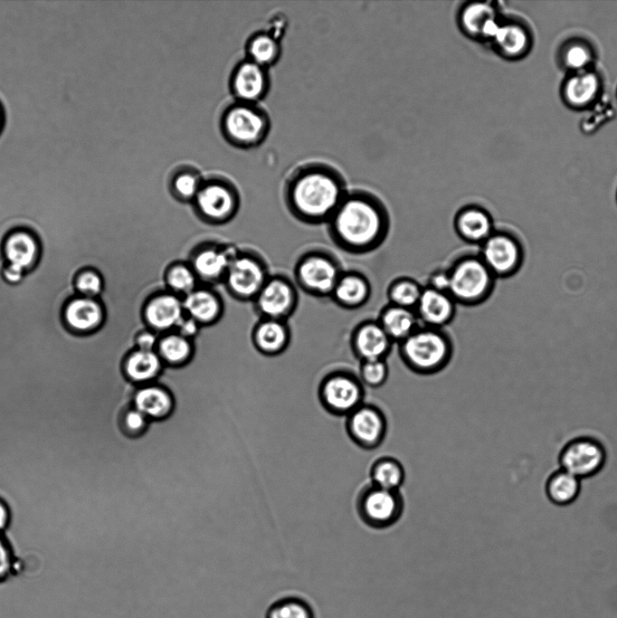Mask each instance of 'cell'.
<instances>
[{"instance_id":"cell-1","label":"cell","mask_w":617,"mask_h":618,"mask_svg":"<svg viewBox=\"0 0 617 618\" xmlns=\"http://www.w3.org/2000/svg\"><path fill=\"white\" fill-rule=\"evenodd\" d=\"M326 225L337 249L351 255H365L384 243L391 217L378 195L365 189H349Z\"/></svg>"},{"instance_id":"cell-2","label":"cell","mask_w":617,"mask_h":618,"mask_svg":"<svg viewBox=\"0 0 617 618\" xmlns=\"http://www.w3.org/2000/svg\"><path fill=\"white\" fill-rule=\"evenodd\" d=\"M347 188L343 174L323 161H307L291 170L284 184L289 210L308 224L327 223Z\"/></svg>"},{"instance_id":"cell-3","label":"cell","mask_w":617,"mask_h":618,"mask_svg":"<svg viewBox=\"0 0 617 618\" xmlns=\"http://www.w3.org/2000/svg\"><path fill=\"white\" fill-rule=\"evenodd\" d=\"M403 366L418 376H432L444 370L454 354V344L444 328L420 326L397 345Z\"/></svg>"},{"instance_id":"cell-4","label":"cell","mask_w":617,"mask_h":618,"mask_svg":"<svg viewBox=\"0 0 617 618\" xmlns=\"http://www.w3.org/2000/svg\"><path fill=\"white\" fill-rule=\"evenodd\" d=\"M218 127L223 139L238 149L260 147L268 138L271 120L260 103L233 100L222 110Z\"/></svg>"},{"instance_id":"cell-5","label":"cell","mask_w":617,"mask_h":618,"mask_svg":"<svg viewBox=\"0 0 617 618\" xmlns=\"http://www.w3.org/2000/svg\"><path fill=\"white\" fill-rule=\"evenodd\" d=\"M447 269L450 276L448 293L457 305L476 307L487 301L493 293L497 278L478 252L460 254Z\"/></svg>"},{"instance_id":"cell-6","label":"cell","mask_w":617,"mask_h":618,"mask_svg":"<svg viewBox=\"0 0 617 618\" xmlns=\"http://www.w3.org/2000/svg\"><path fill=\"white\" fill-rule=\"evenodd\" d=\"M192 204L202 220L210 223H223L239 209L240 193L228 176L210 174L204 176Z\"/></svg>"},{"instance_id":"cell-7","label":"cell","mask_w":617,"mask_h":618,"mask_svg":"<svg viewBox=\"0 0 617 618\" xmlns=\"http://www.w3.org/2000/svg\"><path fill=\"white\" fill-rule=\"evenodd\" d=\"M344 269L338 259L325 249H313L300 256L295 267L298 285L306 293L328 298Z\"/></svg>"},{"instance_id":"cell-8","label":"cell","mask_w":617,"mask_h":618,"mask_svg":"<svg viewBox=\"0 0 617 618\" xmlns=\"http://www.w3.org/2000/svg\"><path fill=\"white\" fill-rule=\"evenodd\" d=\"M318 400L335 416H346L365 402V386L357 374L347 368L327 372L318 385Z\"/></svg>"},{"instance_id":"cell-9","label":"cell","mask_w":617,"mask_h":618,"mask_svg":"<svg viewBox=\"0 0 617 618\" xmlns=\"http://www.w3.org/2000/svg\"><path fill=\"white\" fill-rule=\"evenodd\" d=\"M404 509L400 490H387L372 483L361 488L356 499V510L361 521L375 529L394 526Z\"/></svg>"},{"instance_id":"cell-10","label":"cell","mask_w":617,"mask_h":618,"mask_svg":"<svg viewBox=\"0 0 617 618\" xmlns=\"http://www.w3.org/2000/svg\"><path fill=\"white\" fill-rule=\"evenodd\" d=\"M479 256L497 278H508L516 274L524 261V249L512 233L495 229L479 246Z\"/></svg>"},{"instance_id":"cell-11","label":"cell","mask_w":617,"mask_h":618,"mask_svg":"<svg viewBox=\"0 0 617 618\" xmlns=\"http://www.w3.org/2000/svg\"><path fill=\"white\" fill-rule=\"evenodd\" d=\"M347 436L359 448L372 451L385 439L388 428L384 411L376 404L364 402L346 416Z\"/></svg>"},{"instance_id":"cell-12","label":"cell","mask_w":617,"mask_h":618,"mask_svg":"<svg viewBox=\"0 0 617 618\" xmlns=\"http://www.w3.org/2000/svg\"><path fill=\"white\" fill-rule=\"evenodd\" d=\"M558 461L560 469L582 480L601 471L606 461V452L598 440L580 436L565 443L559 453Z\"/></svg>"},{"instance_id":"cell-13","label":"cell","mask_w":617,"mask_h":618,"mask_svg":"<svg viewBox=\"0 0 617 618\" xmlns=\"http://www.w3.org/2000/svg\"><path fill=\"white\" fill-rule=\"evenodd\" d=\"M228 86L235 100L260 103L271 89L269 70L244 58L231 71Z\"/></svg>"},{"instance_id":"cell-14","label":"cell","mask_w":617,"mask_h":618,"mask_svg":"<svg viewBox=\"0 0 617 618\" xmlns=\"http://www.w3.org/2000/svg\"><path fill=\"white\" fill-rule=\"evenodd\" d=\"M267 280L261 261L247 253L233 258L224 277L228 290L240 299H255Z\"/></svg>"},{"instance_id":"cell-15","label":"cell","mask_w":617,"mask_h":618,"mask_svg":"<svg viewBox=\"0 0 617 618\" xmlns=\"http://www.w3.org/2000/svg\"><path fill=\"white\" fill-rule=\"evenodd\" d=\"M394 345L376 319L360 321L349 337L350 350L359 362L387 359Z\"/></svg>"},{"instance_id":"cell-16","label":"cell","mask_w":617,"mask_h":618,"mask_svg":"<svg viewBox=\"0 0 617 618\" xmlns=\"http://www.w3.org/2000/svg\"><path fill=\"white\" fill-rule=\"evenodd\" d=\"M141 314L147 328L158 334L173 331L185 315L183 298L169 290L157 292L147 299Z\"/></svg>"},{"instance_id":"cell-17","label":"cell","mask_w":617,"mask_h":618,"mask_svg":"<svg viewBox=\"0 0 617 618\" xmlns=\"http://www.w3.org/2000/svg\"><path fill=\"white\" fill-rule=\"evenodd\" d=\"M254 299L258 311L264 319L284 320L295 310L298 293L290 280L274 277L266 280Z\"/></svg>"},{"instance_id":"cell-18","label":"cell","mask_w":617,"mask_h":618,"mask_svg":"<svg viewBox=\"0 0 617 618\" xmlns=\"http://www.w3.org/2000/svg\"><path fill=\"white\" fill-rule=\"evenodd\" d=\"M452 228L461 242L478 246L496 229L491 214L476 204H463L455 212Z\"/></svg>"},{"instance_id":"cell-19","label":"cell","mask_w":617,"mask_h":618,"mask_svg":"<svg viewBox=\"0 0 617 618\" xmlns=\"http://www.w3.org/2000/svg\"><path fill=\"white\" fill-rule=\"evenodd\" d=\"M456 23L460 33L473 40H492L500 26L493 7L484 2L462 3L456 13Z\"/></svg>"},{"instance_id":"cell-20","label":"cell","mask_w":617,"mask_h":618,"mask_svg":"<svg viewBox=\"0 0 617 618\" xmlns=\"http://www.w3.org/2000/svg\"><path fill=\"white\" fill-rule=\"evenodd\" d=\"M457 306L449 293L423 286L414 311L420 325L434 328H444L454 320Z\"/></svg>"},{"instance_id":"cell-21","label":"cell","mask_w":617,"mask_h":618,"mask_svg":"<svg viewBox=\"0 0 617 618\" xmlns=\"http://www.w3.org/2000/svg\"><path fill=\"white\" fill-rule=\"evenodd\" d=\"M372 292L371 281L365 274L356 270H344L329 299L340 309L356 310L367 304Z\"/></svg>"},{"instance_id":"cell-22","label":"cell","mask_w":617,"mask_h":618,"mask_svg":"<svg viewBox=\"0 0 617 618\" xmlns=\"http://www.w3.org/2000/svg\"><path fill=\"white\" fill-rule=\"evenodd\" d=\"M105 319L104 308L97 299L76 296L63 309V319L73 331L90 333L99 328Z\"/></svg>"},{"instance_id":"cell-23","label":"cell","mask_w":617,"mask_h":618,"mask_svg":"<svg viewBox=\"0 0 617 618\" xmlns=\"http://www.w3.org/2000/svg\"><path fill=\"white\" fill-rule=\"evenodd\" d=\"M41 246L37 237L25 229H16L7 234L3 244L6 263L28 271L40 257Z\"/></svg>"},{"instance_id":"cell-24","label":"cell","mask_w":617,"mask_h":618,"mask_svg":"<svg viewBox=\"0 0 617 618\" xmlns=\"http://www.w3.org/2000/svg\"><path fill=\"white\" fill-rule=\"evenodd\" d=\"M236 254L217 245H203L192 253L189 264L198 280L214 282L225 277L228 267Z\"/></svg>"},{"instance_id":"cell-25","label":"cell","mask_w":617,"mask_h":618,"mask_svg":"<svg viewBox=\"0 0 617 618\" xmlns=\"http://www.w3.org/2000/svg\"><path fill=\"white\" fill-rule=\"evenodd\" d=\"M376 320L393 343L396 345L421 326L414 309L390 303L380 309Z\"/></svg>"},{"instance_id":"cell-26","label":"cell","mask_w":617,"mask_h":618,"mask_svg":"<svg viewBox=\"0 0 617 618\" xmlns=\"http://www.w3.org/2000/svg\"><path fill=\"white\" fill-rule=\"evenodd\" d=\"M185 314L200 326H209L220 319L223 304L219 296L213 290L196 288L183 298Z\"/></svg>"},{"instance_id":"cell-27","label":"cell","mask_w":617,"mask_h":618,"mask_svg":"<svg viewBox=\"0 0 617 618\" xmlns=\"http://www.w3.org/2000/svg\"><path fill=\"white\" fill-rule=\"evenodd\" d=\"M163 364L156 350H140L133 347L123 359L122 371L130 382L146 384L159 375Z\"/></svg>"},{"instance_id":"cell-28","label":"cell","mask_w":617,"mask_h":618,"mask_svg":"<svg viewBox=\"0 0 617 618\" xmlns=\"http://www.w3.org/2000/svg\"><path fill=\"white\" fill-rule=\"evenodd\" d=\"M204 176L200 169L189 163L173 167L167 176V189L180 203H191L198 193Z\"/></svg>"},{"instance_id":"cell-29","label":"cell","mask_w":617,"mask_h":618,"mask_svg":"<svg viewBox=\"0 0 617 618\" xmlns=\"http://www.w3.org/2000/svg\"><path fill=\"white\" fill-rule=\"evenodd\" d=\"M290 328L284 320L262 319L254 328L252 339L257 349L265 355H276L290 343Z\"/></svg>"},{"instance_id":"cell-30","label":"cell","mask_w":617,"mask_h":618,"mask_svg":"<svg viewBox=\"0 0 617 618\" xmlns=\"http://www.w3.org/2000/svg\"><path fill=\"white\" fill-rule=\"evenodd\" d=\"M280 41L267 30L256 31L246 40L245 58L269 69L280 58Z\"/></svg>"},{"instance_id":"cell-31","label":"cell","mask_w":617,"mask_h":618,"mask_svg":"<svg viewBox=\"0 0 617 618\" xmlns=\"http://www.w3.org/2000/svg\"><path fill=\"white\" fill-rule=\"evenodd\" d=\"M134 404L147 417L161 419L171 413L174 402L171 395L163 387L147 385L136 392Z\"/></svg>"},{"instance_id":"cell-32","label":"cell","mask_w":617,"mask_h":618,"mask_svg":"<svg viewBox=\"0 0 617 618\" xmlns=\"http://www.w3.org/2000/svg\"><path fill=\"white\" fill-rule=\"evenodd\" d=\"M581 480L560 469L553 472L546 482V493L551 502L558 506L573 503L579 496Z\"/></svg>"},{"instance_id":"cell-33","label":"cell","mask_w":617,"mask_h":618,"mask_svg":"<svg viewBox=\"0 0 617 618\" xmlns=\"http://www.w3.org/2000/svg\"><path fill=\"white\" fill-rule=\"evenodd\" d=\"M156 351L164 364L182 366L193 356L194 346L191 339L170 331L159 337Z\"/></svg>"},{"instance_id":"cell-34","label":"cell","mask_w":617,"mask_h":618,"mask_svg":"<svg viewBox=\"0 0 617 618\" xmlns=\"http://www.w3.org/2000/svg\"><path fill=\"white\" fill-rule=\"evenodd\" d=\"M370 483L387 490H400L405 471L399 460L392 456L376 459L369 470Z\"/></svg>"},{"instance_id":"cell-35","label":"cell","mask_w":617,"mask_h":618,"mask_svg":"<svg viewBox=\"0 0 617 618\" xmlns=\"http://www.w3.org/2000/svg\"><path fill=\"white\" fill-rule=\"evenodd\" d=\"M422 290L423 286L415 279L400 276L389 282L385 294L388 303L414 309Z\"/></svg>"},{"instance_id":"cell-36","label":"cell","mask_w":617,"mask_h":618,"mask_svg":"<svg viewBox=\"0 0 617 618\" xmlns=\"http://www.w3.org/2000/svg\"><path fill=\"white\" fill-rule=\"evenodd\" d=\"M167 290L184 298L197 288L198 278L189 263L173 262L165 271Z\"/></svg>"},{"instance_id":"cell-37","label":"cell","mask_w":617,"mask_h":618,"mask_svg":"<svg viewBox=\"0 0 617 618\" xmlns=\"http://www.w3.org/2000/svg\"><path fill=\"white\" fill-rule=\"evenodd\" d=\"M266 618H314V612L304 599L287 596L279 599L269 607Z\"/></svg>"},{"instance_id":"cell-38","label":"cell","mask_w":617,"mask_h":618,"mask_svg":"<svg viewBox=\"0 0 617 618\" xmlns=\"http://www.w3.org/2000/svg\"><path fill=\"white\" fill-rule=\"evenodd\" d=\"M598 89V80L593 73L579 74L571 78L565 88L566 97L574 104L590 101Z\"/></svg>"},{"instance_id":"cell-39","label":"cell","mask_w":617,"mask_h":618,"mask_svg":"<svg viewBox=\"0 0 617 618\" xmlns=\"http://www.w3.org/2000/svg\"><path fill=\"white\" fill-rule=\"evenodd\" d=\"M357 376L364 385L370 388L383 386L389 376V366L386 359L359 362Z\"/></svg>"},{"instance_id":"cell-40","label":"cell","mask_w":617,"mask_h":618,"mask_svg":"<svg viewBox=\"0 0 617 618\" xmlns=\"http://www.w3.org/2000/svg\"><path fill=\"white\" fill-rule=\"evenodd\" d=\"M492 40L501 51L509 54L520 52L527 44L525 33L515 25H500Z\"/></svg>"},{"instance_id":"cell-41","label":"cell","mask_w":617,"mask_h":618,"mask_svg":"<svg viewBox=\"0 0 617 618\" xmlns=\"http://www.w3.org/2000/svg\"><path fill=\"white\" fill-rule=\"evenodd\" d=\"M21 561L9 542L0 536V585L7 583L21 572Z\"/></svg>"},{"instance_id":"cell-42","label":"cell","mask_w":617,"mask_h":618,"mask_svg":"<svg viewBox=\"0 0 617 618\" xmlns=\"http://www.w3.org/2000/svg\"><path fill=\"white\" fill-rule=\"evenodd\" d=\"M74 286L81 296L97 299L103 290L104 283L102 276L97 271L85 269L77 274Z\"/></svg>"},{"instance_id":"cell-43","label":"cell","mask_w":617,"mask_h":618,"mask_svg":"<svg viewBox=\"0 0 617 618\" xmlns=\"http://www.w3.org/2000/svg\"><path fill=\"white\" fill-rule=\"evenodd\" d=\"M147 418L136 408L129 409L122 414V427L130 434L138 433L146 427Z\"/></svg>"},{"instance_id":"cell-44","label":"cell","mask_w":617,"mask_h":618,"mask_svg":"<svg viewBox=\"0 0 617 618\" xmlns=\"http://www.w3.org/2000/svg\"><path fill=\"white\" fill-rule=\"evenodd\" d=\"M159 334L149 328H144L138 331L134 337L135 348L140 350H156Z\"/></svg>"},{"instance_id":"cell-45","label":"cell","mask_w":617,"mask_h":618,"mask_svg":"<svg viewBox=\"0 0 617 618\" xmlns=\"http://www.w3.org/2000/svg\"><path fill=\"white\" fill-rule=\"evenodd\" d=\"M425 286L438 291L448 293L450 288L448 269L441 268L432 271L428 276L427 284Z\"/></svg>"},{"instance_id":"cell-46","label":"cell","mask_w":617,"mask_h":618,"mask_svg":"<svg viewBox=\"0 0 617 618\" xmlns=\"http://www.w3.org/2000/svg\"><path fill=\"white\" fill-rule=\"evenodd\" d=\"M590 61V54L582 46L575 45L571 47L565 54V62L573 69H581Z\"/></svg>"},{"instance_id":"cell-47","label":"cell","mask_w":617,"mask_h":618,"mask_svg":"<svg viewBox=\"0 0 617 618\" xmlns=\"http://www.w3.org/2000/svg\"><path fill=\"white\" fill-rule=\"evenodd\" d=\"M200 328L195 320L185 315L174 331L192 340L199 333Z\"/></svg>"},{"instance_id":"cell-48","label":"cell","mask_w":617,"mask_h":618,"mask_svg":"<svg viewBox=\"0 0 617 618\" xmlns=\"http://www.w3.org/2000/svg\"><path fill=\"white\" fill-rule=\"evenodd\" d=\"M288 26V22L283 14H276L269 21L267 31L278 39L281 40Z\"/></svg>"},{"instance_id":"cell-49","label":"cell","mask_w":617,"mask_h":618,"mask_svg":"<svg viewBox=\"0 0 617 618\" xmlns=\"http://www.w3.org/2000/svg\"><path fill=\"white\" fill-rule=\"evenodd\" d=\"M26 271H24L21 269L15 268L8 263L5 265L2 271V274L4 279L5 280L6 282L10 284H18L20 283L24 277V273Z\"/></svg>"},{"instance_id":"cell-50","label":"cell","mask_w":617,"mask_h":618,"mask_svg":"<svg viewBox=\"0 0 617 618\" xmlns=\"http://www.w3.org/2000/svg\"><path fill=\"white\" fill-rule=\"evenodd\" d=\"M11 512L8 505L0 499V532L6 530L10 525Z\"/></svg>"},{"instance_id":"cell-51","label":"cell","mask_w":617,"mask_h":618,"mask_svg":"<svg viewBox=\"0 0 617 618\" xmlns=\"http://www.w3.org/2000/svg\"><path fill=\"white\" fill-rule=\"evenodd\" d=\"M5 123V112L3 104L0 101V134L4 129Z\"/></svg>"}]
</instances>
